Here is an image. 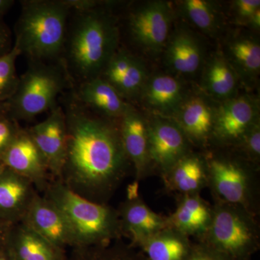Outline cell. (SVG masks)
I'll use <instances>...</instances> for the list:
<instances>
[{
	"instance_id": "cell-1",
	"label": "cell",
	"mask_w": 260,
	"mask_h": 260,
	"mask_svg": "<svg viewBox=\"0 0 260 260\" xmlns=\"http://www.w3.org/2000/svg\"><path fill=\"white\" fill-rule=\"evenodd\" d=\"M72 88L60 98L67 145L58 180L85 199L107 204L133 166L123 146L119 121L84 107Z\"/></svg>"
},
{
	"instance_id": "cell-2",
	"label": "cell",
	"mask_w": 260,
	"mask_h": 260,
	"mask_svg": "<svg viewBox=\"0 0 260 260\" xmlns=\"http://www.w3.org/2000/svg\"><path fill=\"white\" fill-rule=\"evenodd\" d=\"M104 5L70 10L61 62L73 85L100 77L119 49L117 20Z\"/></svg>"
},
{
	"instance_id": "cell-3",
	"label": "cell",
	"mask_w": 260,
	"mask_h": 260,
	"mask_svg": "<svg viewBox=\"0 0 260 260\" xmlns=\"http://www.w3.org/2000/svg\"><path fill=\"white\" fill-rule=\"evenodd\" d=\"M15 25L14 45L28 61L59 62L68 28L65 0H23Z\"/></svg>"
},
{
	"instance_id": "cell-4",
	"label": "cell",
	"mask_w": 260,
	"mask_h": 260,
	"mask_svg": "<svg viewBox=\"0 0 260 260\" xmlns=\"http://www.w3.org/2000/svg\"><path fill=\"white\" fill-rule=\"evenodd\" d=\"M44 196L57 207L71 229L75 247L105 246L122 239L118 210L80 196L52 179Z\"/></svg>"
},
{
	"instance_id": "cell-5",
	"label": "cell",
	"mask_w": 260,
	"mask_h": 260,
	"mask_svg": "<svg viewBox=\"0 0 260 260\" xmlns=\"http://www.w3.org/2000/svg\"><path fill=\"white\" fill-rule=\"evenodd\" d=\"M73 86L61 61H28L14 94L5 102L8 115L18 122L31 121L55 108L59 95Z\"/></svg>"
},
{
	"instance_id": "cell-6",
	"label": "cell",
	"mask_w": 260,
	"mask_h": 260,
	"mask_svg": "<svg viewBox=\"0 0 260 260\" xmlns=\"http://www.w3.org/2000/svg\"><path fill=\"white\" fill-rule=\"evenodd\" d=\"M208 230L198 242L225 260H250L259 250L260 231L256 215L237 205L214 201Z\"/></svg>"
},
{
	"instance_id": "cell-7",
	"label": "cell",
	"mask_w": 260,
	"mask_h": 260,
	"mask_svg": "<svg viewBox=\"0 0 260 260\" xmlns=\"http://www.w3.org/2000/svg\"><path fill=\"white\" fill-rule=\"evenodd\" d=\"M208 186L214 201L237 205L257 216V167L249 161L223 156L204 158Z\"/></svg>"
},
{
	"instance_id": "cell-8",
	"label": "cell",
	"mask_w": 260,
	"mask_h": 260,
	"mask_svg": "<svg viewBox=\"0 0 260 260\" xmlns=\"http://www.w3.org/2000/svg\"><path fill=\"white\" fill-rule=\"evenodd\" d=\"M172 13L167 2L152 1L130 12L128 26L133 41L150 53H158L167 44Z\"/></svg>"
},
{
	"instance_id": "cell-9",
	"label": "cell",
	"mask_w": 260,
	"mask_h": 260,
	"mask_svg": "<svg viewBox=\"0 0 260 260\" xmlns=\"http://www.w3.org/2000/svg\"><path fill=\"white\" fill-rule=\"evenodd\" d=\"M148 154L152 172L167 173L188 153L189 141L174 121L164 117L148 121Z\"/></svg>"
},
{
	"instance_id": "cell-10",
	"label": "cell",
	"mask_w": 260,
	"mask_h": 260,
	"mask_svg": "<svg viewBox=\"0 0 260 260\" xmlns=\"http://www.w3.org/2000/svg\"><path fill=\"white\" fill-rule=\"evenodd\" d=\"M0 160L5 167L28 179L38 192H44L53 179L45 158L23 127Z\"/></svg>"
},
{
	"instance_id": "cell-11",
	"label": "cell",
	"mask_w": 260,
	"mask_h": 260,
	"mask_svg": "<svg viewBox=\"0 0 260 260\" xmlns=\"http://www.w3.org/2000/svg\"><path fill=\"white\" fill-rule=\"evenodd\" d=\"M259 120L256 101L247 95L233 97L215 113L212 137L222 144L238 145Z\"/></svg>"
},
{
	"instance_id": "cell-12",
	"label": "cell",
	"mask_w": 260,
	"mask_h": 260,
	"mask_svg": "<svg viewBox=\"0 0 260 260\" xmlns=\"http://www.w3.org/2000/svg\"><path fill=\"white\" fill-rule=\"evenodd\" d=\"M27 130L45 158L53 179H59L67 145L66 120L62 107L56 106L46 119Z\"/></svg>"
},
{
	"instance_id": "cell-13",
	"label": "cell",
	"mask_w": 260,
	"mask_h": 260,
	"mask_svg": "<svg viewBox=\"0 0 260 260\" xmlns=\"http://www.w3.org/2000/svg\"><path fill=\"white\" fill-rule=\"evenodd\" d=\"M137 185L129 186L127 196L118 209L123 237L136 246L169 225L167 217L155 213L145 204L137 191Z\"/></svg>"
},
{
	"instance_id": "cell-14",
	"label": "cell",
	"mask_w": 260,
	"mask_h": 260,
	"mask_svg": "<svg viewBox=\"0 0 260 260\" xmlns=\"http://www.w3.org/2000/svg\"><path fill=\"white\" fill-rule=\"evenodd\" d=\"M20 223L58 247H75L74 237L64 215L54 203L39 192Z\"/></svg>"
},
{
	"instance_id": "cell-15",
	"label": "cell",
	"mask_w": 260,
	"mask_h": 260,
	"mask_svg": "<svg viewBox=\"0 0 260 260\" xmlns=\"http://www.w3.org/2000/svg\"><path fill=\"white\" fill-rule=\"evenodd\" d=\"M121 141L137 181L152 173L148 154V121L131 105L119 120Z\"/></svg>"
},
{
	"instance_id": "cell-16",
	"label": "cell",
	"mask_w": 260,
	"mask_h": 260,
	"mask_svg": "<svg viewBox=\"0 0 260 260\" xmlns=\"http://www.w3.org/2000/svg\"><path fill=\"white\" fill-rule=\"evenodd\" d=\"M100 77L112 85L126 102L140 96L148 80L143 61L123 49H118Z\"/></svg>"
},
{
	"instance_id": "cell-17",
	"label": "cell",
	"mask_w": 260,
	"mask_h": 260,
	"mask_svg": "<svg viewBox=\"0 0 260 260\" xmlns=\"http://www.w3.org/2000/svg\"><path fill=\"white\" fill-rule=\"evenodd\" d=\"M37 192L28 179L5 167L0 173V221L20 223Z\"/></svg>"
},
{
	"instance_id": "cell-18",
	"label": "cell",
	"mask_w": 260,
	"mask_h": 260,
	"mask_svg": "<svg viewBox=\"0 0 260 260\" xmlns=\"http://www.w3.org/2000/svg\"><path fill=\"white\" fill-rule=\"evenodd\" d=\"M72 89L84 107L112 120L119 121L130 106L102 77L73 85Z\"/></svg>"
},
{
	"instance_id": "cell-19",
	"label": "cell",
	"mask_w": 260,
	"mask_h": 260,
	"mask_svg": "<svg viewBox=\"0 0 260 260\" xmlns=\"http://www.w3.org/2000/svg\"><path fill=\"white\" fill-rule=\"evenodd\" d=\"M6 244L15 260H67L66 249L51 244L25 224L10 228Z\"/></svg>"
},
{
	"instance_id": "cell-20",
	"label": "cell",
	"mask_w": 260,
	"mask_h": 260,
	"mask_svg": "<svg viewBox=\"0 0 260 260\" xmlns=\"http://www.w3.org/2000/svg\"><path fill=\"white\" fill-rule=\"evenodd\" d=\"M160 177L166 189L179 197L200 194L208 186L204 158L190 153Z\"/></svg>"
},
{
	"instance_id": "cell-21",
	"label": "cell",
	"mask_w": 260,
	"mask_h": 260,
	"mask_svg": "<svg viewBox=\"0 0 260 260\" xmlns=\"http://www.w3.org/2000/svg\"><path fill=\"white\" fill-rule=\"evenodd\" d=\"M213 215V207L200 194L179 197L175 211L167 217L169 226L197 239L203 237L209 227Z\"/></svg>"
},
{
	"instance_id": "cell-22",
	"label": "cell",
	"mask_w": 260,
	"mask_h": 260,
	"mask_svg": "<svg viewBox=\"0 0 260 260\" xmlns=\"http://www.w3.org/2000/svg\"><path fill=\"white\" fill-rule=\"evenodd\" d=\"M140 97L145 106L162 116L174 115L185 99L181 82L164 74L148 78Z\"/></svg>"
},
{
	"instance_id": "cell-23",
	"label": "cell",
	"mask_w": 260,
	"mask_h": 260,
	"mask_svg": "<svg viewBox=\"0 0 260 260\" xmlns=\"http://www.w3.org/2000/svg\"><path fill=\"white\" fill-rule=\"evenodd\" d=\"M174 116V122L190 141L200 144L211 138L215 113L201 98L184 99Z\"/></svg>"
},
{
	"instance_id": "cell-24",
	"label": "cell",
	"mask_w": 260,
	"mask_h": 260,
	"mask_svg": "<svg viewBox=\"0 0 260 260\" xmlns=\"http://www.w3.org/2000/svg\"><path fill=\"white\" fill-rule=\"evenodd\" d=\"M193 246L190 237L168 225L135 247L147 260H187Z\"/></svg>"
},
{
	"instance_id": "cell-25",
	"label": "cell",
	"mask_w": 260,
	"mask_h": 260,
	"mask_svg": "<svg viewBox=\"0 0 260 260\" xmlns=\"http://www.w3.org/2000/svg\"><path fill=\"white\" fill-rule=\"evenodd\" d=\"M166 61L176 73L194 74L203 64V48L191 32L179 30L168 41Z\"/></svg>"
},
{
	"instance_id": "cell-26",
	"label": "cell",
	"mask_w": 260,
	"mask_h": 260,
	"mask_svg": "<svg viewBox=\"0 0 260 260\" xmlns=\"http://www.w3.org/2000/svg\"><path fill=\"white\" fill-rule=\"evenodd\" d=\"M238 74L226 58L216 55L205 68L203 85L208 93L221 100H229L237 90Z\"/></svg>"
},
{
	"instance_id": "cell-27",
	"label": "cell",
	"mask_w": 260,
	"mask_h": 260,
	"mask_svg": "<svg viewBox=\"0 0 260 260\" xmlns=\"http://www.w3.org/2000/svg\"><path fill=\"white\" fill-rule=\"evenodd\" d=\"M231 64L237 73L249 80L257 77L260 71V45L256 39L240 37L229 44Z\"/></svg>"
},
{
	"instance_id": "cell-28",
	"label": "cell",
	"mask_w": 260,
	"mask_h": 260,
	"mask_svg": "<svg viewBox=\"0 0 260 260\" xmlns=\"http://www.w3.org/2000/svg\"><path fill=\"white\" fill-rule=\"evenodd\" d=\"M67 260H147L144 254L135 246L115 241L105 246L73 248Z\"/></svg>"
},
{
	"instance_id": "cell-29",
	"label": "cell",
	"mask_w": 260,
	"mask_h": 260,
	"mask_svg": "<svg viewBox=\"0 0 260 260\" xmlns=\"http://www.w3.org/2000/svg\"><path fill=\"white\" fill-rule=\"evenodd\" d=\"M182 5L184 15L197 28L210 35L216 31L219 16L213 3L206 0H186Z\"/></svg>"
},
{
	"instance_id": "cell-30",
	"label": "cell",
	"mask_w": 260,
	"mask_h": 260,
	"mask_svg": "<svg viewBox=\"0 0 260 260\" xmlns=\"http://www.w3.org/2000/svg\"><path fill=\"white\" fill-rule=\"evenodd\" d=\"M21 55L20 50L13 46L11 50L0 56V102H5L14 94L20 77L17 74L15 62Z\"/></svg>"
},
{
	"instance_id": "cell-31",
	"label": "cell",
	"mask_w": 260,
	"mask_h": 260,
	"mask_svg": "<svg viewBox=\"0 0 260 260\" xmlns=\"http://www.w3.org/2000/svg\"><path fill=\"white\" fill-rule=\"evenodd\" d=\"M238 146L242 147L247 160L257 167L260 156L259 120L248 130Z\"/></svg>"
},
{
	"instance_id": "cell-32",
	"label": "cell",
	"mask_w": 260,
	"mask_h": 260,
	"mask_svg": "<svg viewBox=\"0 0 260 260\" xmlns=\"http://www.w3.org/2000/svg\"><path fill=\"white\" fill-rule=\"evenodd\" d=\"M21 126L8 114L0 116V158L16 138Z\"/></svg>"
},
{
	"instance_id": "cell-33",
	"label": "cell",
	"mask_w": 260,
	"mask_h": 260,
	"mask_svg": "<svg viewBox=\"0 0 260 260\" xmlns=\"http://www.w3.org/2000/svg\"><path fill=\"white\" fill-rule=\"evenodd\" d=\"M234 5L237 20L244 24H249L253 15L260 9L259 0H237Z\"/></svg>"
},
{
	"instance_id": "cell-34",
	"label": "cell",
	"mask_w": 260,
	"mask_h": 260,
	"mask_svg": "<svg viewBox=\"0 0 260 260\" xmlns=\"http://www.w3.org/2000/svg\"><path fill=\"white\" fill-rule=\"evenodd\" d=\"M187 260H225L211 250L209 248L203 245L201 243H194L192 251Z\"/></svg>"
},
{
	"instance_id": "cell-35",
	"label": "cell",
	"mask_w": 260,
	"mask_h": 260,
	"mask_svg": "<svg viewBox=\"0 0 260 260\" xmlns=\"http://www.w3.org/2000/svg\"><path fill=\"white\" fill-rule=\"evenodd\" d=\"M12 48L11 31L3 18H0V56L9 52Z\"/></svg>"
},
{
	"instance_id": "cell-36",
	"label": "cell",
	"mask_w": 260,
	"mask_h": 260,
	"mask_svg": "<svg viewBox=\"0 0 260 260\" xmlns=\"http://www.w3.org/2000/svg\"><path fill=\"white\" fill-rule=\"evenodd\" d=\"M12 225H11V224L0 221V247L4 245L5 242H6L8 233H9Z\"/></svg>"
},
{
	"instance_id": "cell-37",
	"label": "cell",
	"mask_w": 260,
	"mask_h": 260,
	"mask_svg": "<svg viewBox=\"0 0 260 260\" xmlns=\"http://www.w3.org/2000/svg\"><path fill=\"white\" fill-rule=\"evenodd\" d=\"M15 4L13 0H0V18L9 11L10 8Z\"/></svg>"
},
{
	"instance_id": "cell-38",
	"label": "cell",
	"mask_w": 260,
	"mask_h": 260,
	"mask_svg": "<svg viewBox=\"0 0 260 260\" xmlns=\"http://www.w3.org/2000/svg\"><path fill=\"white\" fill-rule=\"evenodd\" d=\"M0 260H15L7 246L6 242L0 247Z\"/></svg>"
},
{
	"instance_id": "cell-39",
	"label": "cell",
	"mask_w": 260,
	"mask_h": 260,
	"mask_svg": "<svg viewBox=\"0 0 260 260\" xmlns=\"http://www.w3.org/2000/svg\"><path fill=\"white\" fill-rule=\"evenodd\" d=\"M248 25H250L251 28L257 30L259 29L260 27V9L258 10L253 15L252 18H251L250 21H249Z\"/></svg>"
},
{
	"instance_id": "cell-40",
	"label": "cell",
	"mask_w": 260,
	"mask_h": 260,
	"mask_svg": "<svg viewBox=\"0 0 260 260\" xmlns=\"http://www.w3.org/2000/svg\"><path fill=\"white\" fill-rule=\"evenodd\" d=\"M8 114L5 102H0V116Z\"/></svg>"
},
{
	"instance_id": "cell-41",
	"label": "cell",
	"mask_w": 260,
	"mask_h": 260,
	"mask_svg": "<svg viewBox=\"0 0 260 260\" xmlns=\"http://www.w3.org/2000/svg\"><path fill=\"white\" fill-rule=\"evenodd\" d=\"M4 164H3V162H2L1 160H0V173H1L2 171H3V169H4Z\"/></svg>"
}]
</instances>
